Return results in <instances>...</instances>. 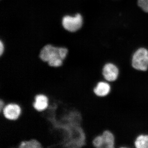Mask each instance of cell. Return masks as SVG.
<instances>
[{
    "label": "cell",
    "instance_id": "obj_1",
    "mask_svg": "<svg viewBox=\"0 0 148 148\" xmlns=\"http://www.w3.org/2000/svg\"><path fill=\"white\" fill-rule=\"evenodd\" d=\"M68 53L69 51L66 48L47 45L40 51L39 57L51 67H59L63 65Z\"/></svg>",
    "mask_w": 148,
    "mask_h": 148
},
{
    "label": "cell",
    "instance_id": "obj_2",
    "mask_svg": "<svg viewBox=\"0 0 148 148\" xmlns=\"http://www.w3.org/2000/svg\"><path fill=\"white\" fill-rule=\"evenodd\" d=\"M131 66L135 70L146 72L148 70V50L140 48L134 52L131 60Z\"/></svg>",
    "mask_w": 148,
    "mask_h": 148
},
{
    "label": "cell",
    "instance_id": "obj_3",
    "mask_svg": "<svg viewBox=\"0 0 148 148\" xmlns=\"http://www.w3.org/2000/svg\"><path fill=\"white\" fill-rule=\"evenodd\" d=\"M62 23L64 29L68 32H75L82 27V16L79 13L75 16L67 15L63 18Z\"/></svg>",
    "mask_w": 148,
    "mask_h": 148
},
{
    "label": "cell",
    "instance_id": "obj_4",
    "mask_svg": "<svg viewBox=\"0 0 148 148\" xmlns=\"http://www.w3.org/2000/svg\"><path fill=\"white\" fill-rule=\"evenodd\" d=\"M119 73V68L116 64L112 62L106 63L102 69V75L104 80L110 83L116 81Z\"/></svg>",
    "mask_w": 148,
    "mask_h": 148
},
{
    "label": "cell",
    "instance_id": "obj_5",
    "mask_svg": "<svg viewBox=\"0 0 148 148\" xmlns=\"http://www.w3.org/2000/svg\"><path fill=\"white\" fill-rule=\"evenodd\" d=\"M21 112V108L18 104L10 103L4 106L1 113L8 119L15 120L18 118Z\"/></svg>",
    "mask_w": 148,
    "mask_h": 148
},
{
    "label": "cell",
    "instance_id": "obj_6",
    "mask_svg": "<svg viewBox=\"0 0 148 148\" xmlns=\"http://www.w3.org/2000/svg\"><path fill=\"white\" fill-rule=\"evenodd\" d=\"M112 89L110 83L105 80L99 82L93 88V92L96 96L105 97L110 94Z\"/></svg>",
    "mask_w": 148,
    "mask_h": 148
},
{
    "label": "cell",
    "instance_id": "obj_7",
    "mask_svg": "<svg viewBox=\"0 0 148 148\" xmlns=\"http://www.w3.org/2000/svg\"><path fill=\"white\" fill-rule=\"evenodd\" d=\"M48 98L44 94H38L35 96L33 106L36 110L42 112L47 108L49 105Z\"/></svg>",
    "mask_w": 148,
    "mask_h": 148
},
{
    "label": "cell",
    "instance_id": "obj_8",
    "mask_svg": "<svg viewBox=\"0 0 148 148\" xmlns=\"http://www.w3.org/2000/svg\"><path fill=\"white\" fill-rule=\"evenodd\" d=\"M104 143V148H116V138L110 130H107L102 134Z\"/></svg>",
    "mask_w": 148,
    "mask_h": 148
},
{
    "label": "cell",
    "instance_id": "obj_9",
    "mask_svg": "<svg viewBox=\"0 0 148 148\" xmlns=\"http://www.w3.org/2000/svg\"><path fill=\"white\" fill-rule=\"evenodd\" d=\"M134 145L136 148H148V134L138 135L135 140Z\"/></svg>",
    "mask_w": 148,
    "mask_h": 148
},
{
    "label": "cell",
    "instance_id": "obj_10",
    "mask_svg": "<svg viewBox=\"0 0 148 148\" xmlns=\"http://www.w3.org/2000/svg\"><path fill=\"white\" fill-rule=\"evenodd\" d=\"M42 146L38 140L32 139L23 141L20 143L18 148H42Z\"/></svg>",
    "mask_w": 148,
    "mask_h": 148
},
{
    "label": "cell",
    "instance_id": "obj_11",
    "mask_svg": "<svg viewBox=\"0 0 148 148\" xmlns=\"http://www.w3.org/2000/svg\"><path fill=\"white\" fill-rule=\"evenodd\" d=\"M92 145L96 148H104V143L102 134L96 136L92 141Z\"/></svg>",
    "mask_w": 148,
    "mask_h": 148
},
{
    "label": "cell",
    "instance_id": "obj_12",
    "mask_svg": "<svg viewBox=\"0 0 148 148\" xmlns=\"http://www.w3.org/2000/svg\"><path fill=\"white\" fill-rule=\"evenodd\" d=\"M138 5L145 12L148 13V0H138Z\"/></svg>",
    "mask_w": 148,
    "mask_h": 148
},
{
    "label": "cell",
    "instance_id": "obj_13",
    "mask_svg": "<svg viewBox=\"0 0 148 148\" xmlns=\"http://www.w3.org/2000/svg\"><path fill=\"white\" fill-rule=\"evenodd\" d=\"M4 52V46L2 42H0V56H1Z\"/></svg>",
    "mask_w": 148,
    "mask_h": 148
},
{
    "label": "cell",
    "instance_id": "obj_14",
    "mask_svg": "<svg viewBox=\"0 0 148 148\" xmlns=\"http://www.w3.org/2000/svg\"><path fill=\"white\" fill-rule=\"evenodd\" d=\"M4 106V103L2 100H0V113L1 112Z\"/></svg>",
    "mask_w": 148,
    "mask_h": 148
}]
</instances>
